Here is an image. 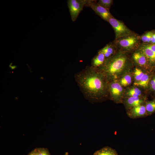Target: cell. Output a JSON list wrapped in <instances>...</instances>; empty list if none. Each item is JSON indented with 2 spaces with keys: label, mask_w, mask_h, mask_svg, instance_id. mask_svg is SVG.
I'll use <instances>...</instances> for the list:
<instances>
[{
  "label": "cell",
  "mask_w": 155,
  "mask_h": 155,
  "mask_svg": "<svg viewBox=\"0 0 155 155\" xmlns=\"http://www.w3.org/2000/svg\"><path fill=\"white\" fill-rule=\"evenodd\" d=\"M74 78L84 97L91 102L98 101L106 96L108 80L99 68L87 66L75 73Z\"/></svg>",
  "instance_id": "cell-1"
},
{
  "label": "cell",
  "mask_w": 155,
  "mask_h": 155,
  "mask_svg": "<svg viewBox=\"0 0 155 155\" xmlns=\"http://www.w3.org/2000/svg\"><path fill=\"white\" fill-rule=\"evenodd\" d=\"M127 56L123 53H118L106 59L104 63L98 68L104 74L108 80H112L125 67Z\"/></svg>",
  "instance_id": "cell-2"
},
{
  "label": "cell",
  "mask_w": 155,
  "mask_h": 155,
  "mask_svg": "<svg viewBox=\"0 0 155 155\" xmlns=\"http://www.w3.org/2000/svg\"><path fill=\"white\" fill-rule=\"evenodd\" d=\"M141 41L140 36L135 33L115 39L113 42L117 47L129 51L138 48Z\"/></svg>",
  "instance_id": "cell-3"
},
{
  "label": "cell",
  "mask_w": 155,
  "mask_h": 155,
  "mask_svg": "<svg viewBox=\"0 0 155 155\" xmlns=\"http://www.w3.org/2000/svg\"><path fill=\"white\" fill-rule=\"evenodd\" d=\"M107 22L112 26L114 31L115 39L135 34L123 22L116 19L113 16L109 19Z\"/></svg>",
  "instance_id": "cell-4"
},
{
  "label": "cell",
  "mask_w": 155,
  "mask_h": 155,
  "mask_svg": "<svg viewBox=\"0 0 155 155\" xmlns=\"http://www.w3.org/2000/svg\"><path fill=\"white\" fill-rule=\"evenodd\" d=\"M85 6L90 7L97 14L106 21L108 22L113 16L110 11L99 5L96 0H86Z\"/></svg>",
  "instance_id": "cell-5"
},
{
  "label": "cell",
  "mask_w": 155,
  "mask_h": 155,
  "mask_svg": "<svg viewBox=\"0 0 155 155\" xmlns=\"http://www.w3.org/2000/svg\"><path fill=\"white\" fill-rule=\"evenodd\" d=\"M86 0H68V6L72 20L75 21L85 6Z\"/></svg>",
  "instance_id": "cell-6"
},
{
  "label": "cell",
  "mask_w": 155,
  "mask_h": 155,
  "mask_svg": "<svg viewBox=\"0 0 155 155\" xmlns=\"http://www.w3.org/2000/svg\"><path fill=\"white\" fill-rule=\"evenodd\" d=\"M138 50L145 56L148 63L155 65V44L142 43Z\"/></svg>",
  "instance_id": "cell-7"
},
{
  "label": "cell",
  "mask_w": 155,
  "mask_h": 155,
  "mask_svg": "<svg viewBox=\"0 0 155 155\" xmlns=\"http://www.w3.org/2000/svg\"><path fill=\"white\" fill-rule=\"evenodd\" d=\"M108 90L111 98L114 100L118 99L123 94L122 87L115 81H112L109 84Z\"/></svg>",
  "instance_id": "cell-8"
},
{
  "label": "cell",
  "mask_w": 155,
  "mask_h": 155,
  "mask_svg": "<svg viewBox=\"0 0 155 155\" xmlns=\"http://www.w3.org/2000/svg\"><path fill=\"white\" fill-rule=\"evenodd\" d=\"M106 60L104 54L100 50L92 59L91 66L95 68H99L103 65Z\"/></svg>",
  "instance_id": "cell-9"
},
{
  "label": "cell",
  "mask_w": 155,
  "mask_h": 155,
  "mask_svg": "<svg viewBox=\"0 0 155 155\" xmlns=\"http://www.w3.org/2000/svg\"><path fill=\"white\" fill-rule=\"evenodd\" d=\"M116 48L117 47L113 41L110 42L100 50L104 54L106 59L114 55Z\"/></svg>",
  "instance_id": "cell-10"
},
{
  "label": "cell",
  "mask_w": 155,
  "mask_h": 155,
  "mask_svg": "<svg viewBox=\"0 0 155 155\" xmlns=\"http://www.w3.org/2000/svg\"><path fill=\"white\" fill-rule=\"evenodd\" d=\"M132 57L135 62L140 65L144 66L148 63L145 56L139 50L133 54Z\"/></svg>",
  "instance_id": "cell-11"
},
{
  "label": "cell",
  "mask_w": 155,
  "mask_h": 155,
  "mask_svg": "<svg viewBox=\"0 0 155 155\" xmlns=\"http://www.w3.org/2000/svg\"><path fill=\"white\" fill-rule=\"evenodd\" d=\"M146 112L145 106L140 105L133 107L131 110V115L133 117H139L144 116Z\"/></svg>",
  "instance_id": "cell-12"
},
{
  "label": "cell",
  "mask_w": 155,
  "mask_h": 155,
  "mask_svg": "<svg viewBox=\"0 0 155 155\" xmlns=\"http://www.w3.org/2000/svg\"><path fill=\"white\" fill-rule=\"evenodd\" d=\"M142 102V100L138 97H130L127 100L128 105L133 107L141 105Z\"/></svg>",
  "instance_id": "cell-13"
},
{
  "label": "cell",
  "mask_w": 155,
  "mask_h": 155,
  "mask_svg": "<svg viewBox=\"0 0 155 155\" xmlns=\"http://www.w3.org/2000/svg\"><path fill=\"white\" fill-rule=\"evenodd\" d=\"M149 81V76L147 74H144L141 79L139 81L135 82L134 84L136 86L147 88L148 86Z\"/></svg>",
  "instance_id": "cell-14"
},
{
  "label": "cell",
  "mask_w": 155,
  "mask_h": 155,
  "mask_svg": "<svg viewBox=\"0 0 155 155\" xmlns=\"http://www.w3.org/2000/svg\"><path fill=\"white\" fill-rule=\"evenodd\" d=\"M153 31H148L146 32L140 36L141 40L142 43L150 44Z\"/></svg>",
  "instance_id": "cell-15"
},
{
  "label": "cell",
  "mask_w": 155,
  "mask_h": 155,
  "mask_svg": "<svg viewBox=\"0 0 155 155\" xmlns=\"http://www.w3.org/2000/svg\"><path fill=\"white\" fill-rule=\"evenodd\" d=\"M94 155H117V154L112 149L105 148L96 152Z\"/></svg>",
  "instance_id": "cell-16"
},
{
  "label": "cell",
  "mask_w": 155,
  "mask_h": 155,
  "mask_svg": "<svg viewBox=\"0 0 155 155\" xmlns=\"http://www.w3.org/2000/svg\"><path fill=\"white\" fill-rule=\"evenodd\" d=\"M113 0H99L98 3L109 11L110 8L113 3Z\"/></svg>",
  "instance_id": "cell-17"
},
{
  "label": "cell",
  "mask_w": 155,
  "mask_h": 155,
  "mask_svg": "<svg viewBox=\"0 0 155 155\" xmlns=\"http://www.w3.org/2000/svg\"><path fill=\"white\" fill-rule=\"evenodd\" d=\"M130 97H138L141 94V90L137 88H133L129 90L127 92Z\"/></svg>",
  "instance_id": "cell-18"
},
{
  "label": "cell",
  "mask_w": 155,
  "mask_h": 155,
  "mask_svg": "<svg viewBox=\"0 0 155 155\" xmlns=\"http://www.w3.org/2000/svg\"><path fill=\"white\" fill-rule=\"evenodd\" d=\"M131 82V77L129 75H125L121 79L120 81V83L121 85L124 86L129 85Z\"/></svg>",
  "instance_id": "cell-19"
},
{
  "label": "cell",
  "mask_w": 155,
  "mask_h": 155,
  "mask_svg": "<svg viewBox=\"0 0 155 155\" xmlns=\"http://www.w3.org/2000/svg\"><path fill=\"white\" fill-rule=\"evenodd\" d=\"M146 111L151 113L155 111V101L149 102L147 103L145 106Z\"/></svg>",
  "instance_id": "cell-20"
},
{
  "label": "cell",
  "mask_w": 155,
  "mask_h": 155,
  "mask_svg": "<svg viewBox=\"0 0 155 155\" xmlns=\"http://www.w3.org/2000/svg\"><path fill=\"white\" fill-rule=\"evenodd\" d=\"M144 74V73L141 69L138 68H136L134 72V77L136 82L139 81Z\"/></svg>",
  "instance_id": "cell-21"
},
{
  "label": "cell",
  "mask_w": 155,
  "mask_h": 155,
  "mask_svg": "<svg viewBox=\"0 0 155 155\" xmlns=\"http://www.w3.org/2000/svg\"><path fill=\"white\" fill-rule=\"evenodd\" d=\"M34 150L37 155H50L47 150L45 148H38Z\"/></svg>",
  "instance_id": "cell-22"
},
{
  "label": "cell",
  "mask_w": 155,
  "mask_h": 155,
  "mask_svg": "<svg viewBox=\"0 0 155 155\" xmlns=\"http://www.w3.org/2000/svg\"><path fill=\"white\" fill-rule=\"evenodd\" d=\"M150 85L152 89L155 91V77L151 81Z\"/></svg>",
  "instance_id": "cell-23"
},
{
  "label": "cell",
  "mask_w": 155,
  "mask_h": 155,
  "mask_svg": "<svg viewBox=\"0 0 155 155\" xmlns=\"http://www.w3.org/2000/svg\"><path fill=\"white\" fill-rule=\"evenodd\" d=\"M150 44H155V31H153Z\"/></svg>",
  "instance_id": "cell-24"
},
{
  "label": "cell",
  "mask_w": 155,
  "mask_h": 155,
  "mask_svg": "<svg viewBox=\"0 0 155 155\" xmlns=\"http://www.w3.org/2000/svg\"><path fill=\"white\" fill-rule=\"evenodd\" d=\"M28 155H36V152L34 150L33 151L30 152Z\"/></svg>",
  "instance_id": "cell-25"
},
{
  "label": "cell",
  "mask_w": 155,
  "mask_h": 155,
  "mask_svg": "<svg viewBox=\"0 0 155 155\" xmlns=\"http://www.w3.org/2000/svg\"><path fill=\"white\" fill-rule=\"evenodd\" d=\"M11 68L12 69H15V68H16V66H14V65H13V66H11Z\"/></svg>",
  "instance_id": "cell-26"
},
{
  "label": "cell",
  "mask_w": 155,
  "mask_h": 155,
  "mask_svg": "<svg viewBox=\"0 0 155 155\" xmlns=\"http://www.w3.org/2000/svg\"><path fill=\"white\" fill-rule=\"evenodd\" d=\"M36 155H37V154H36Z\"/></svg>",
  "instance_id": "cell-27"
}]
</instances>
